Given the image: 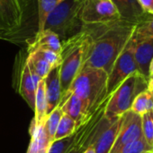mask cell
<instances>
[{
    "label": "cell",
    "mask_w": 153,
    "mask_h": 153,
    "mask_svg": "<svg viewBox=\"0 0 153 153\" xmlns=\"http://www.w3.org/2000/svg\"><path fill=\"white\" fill-rule=\"evenodd\" d=\"M90 36L91 45L84 66L110 73L115 60L135 32L136 24L124 20L106 23L82 24Z\"/></svg>",
    "instance_id": "1"
},
{
    "label": "cell",
    "mask_w": 153,
    "mask_h": 153,
    "mask_svg": "<svg viewBox=\"0 0 153 153\" xmlns=\"http://www.w3.org/2000/svg\"><path fill=\"white\" fill-rule=\"evenodd\" d=\"M90 45V36L82 27L78 33L61 41L60 80L62 96L69 91L72 82L84 66Z\"/></svg>",
    "instance_id": "2"
},
{
    "label": "cell",
    "mask_w": 153,
    "mask_h": 153,
    "mask_svg": "<svg viewBox=\"0 0 153 153\" xmlns=\"http://www.w3.org/2000/svg\"><path fill=\"white\" fill-rule=\"evenodd\" d=\"M107 73L102 69L83 66L67 92L78 96L91 115L107 98Z\"/></svg>",
    "instance_id": "3"
},
{
    "label": "cell",
    "mask_w": 153,
    "mask_h": 153,
    "mask_svg": "<svg viewBox=\"0 0 153 153\" xmlns=\"http://www.w3.org/2000/svg\"><path fill=\"white\" fill-rule=\"evenodd\" d=\"M148 90L147 79L136 72L128 76L108 97L105 107V117L109 120L116 119L131 110L134 99Z\"/></svg>",
    "instance_id": "4"
},
{
    "label": "cell",
    "mask_w": 153,
    "mask_h": 153,
    "mask_svg": "<svg viewBox=\"0 0 153 153\" xmlns=\"http://www.w3.org/2000/svg\"><path fill=\"white\" fill-rule=\"evenodd\" d=\"M83 2L84 0L62 1L48 15L43 30L53 31L62 40L78 33L82 27L79 14Z\"/></svg>",
    "instance_id": "5"
},
{
    "label": "cell",
    "mask_w": 153,
    "mask_h": 153,
    "mask_svg": "<svg viewBox=\"0 0 153 153\" xmlns=\"http://www.w3.org/2000/svg\"><path fill=\"white\" fill-rule=\"evenodd\" d=\"M134 35L129 40L126 47L115 60L107 77L106 97H109L112 92L131 74L138 72L136 61L134 58Z\"/></svg>",
    "instance_id": "6"
},
{
    "label": "cell",
    "mask_w": 153,
    "mask_h": 153,
    "mask_svg": "<svg viewBox=\"0 0 153 153\" xmlns=\"http://www.w3.org/2000/svg\"><path fill=\"white\" fill-rule=\"evenodd\" d=\"M79 19L82 24H97L121 18L111 0H84Z\"/></svg>",
    "instance_id": "7"
},
{
    "label": "cell",
    "mask_w": 153,
    "mask_h": 153,
    "mask_svg": "<svg viewBox=\"0 0 153 153\" xmlns=\"http://www.w3.org/2000/svg\"><path fill=\"white\" fill-rule=\"evenodd\" d=\"M27 0H0V26L17 34L27 19Z\"/></svg>",
    "instance_id": "8"
},
{
    "label": "cell",
    "mask_w": 153,
    "mask_h": 153,
    "mask_svg": "<svg viewBox=\"0 0 153 153\" xmlns=\"http://www.w3.org/2000/svg\"><path fill=\"white\" fill-rule=\"evenodd\" d=\"M23 56H18L16 69L18 73L16 74V85L17 91L26 101L28 106L34 110V100L37 86L41 79L34 75L29 69L26 64V57Z\"/></svg>",
    "instance_id": "9"
},
{
    "label": "cell",
    "mask_w": 153,
    "mask_h": 153,
    "mask_svg": "<svg viewBox=\"0 0 153 153\" xmlns=\"http://www.w3.org/2000/svg\"><path fill=\"white\" fill-rule=\"evenodd\" d=\"M142 137H143L142 117L132 110H129L123 115V121L120 130L109 153H115L123 146Z\"/></svg>",
    "instance_id": "10"
},
{
    "label": "cell",
    "mask_w": 153,
    "mask_h": 153,
    "mask_svg": "<svg viewBox=\"0 0 153 153\" xmlns=\"http://www.w3.org/2000/svg\"><path fill=\"white\" fill-rule=\"evenodd\" d=\"M60 106L63 114L68 115L76 122L77 128H78L90 116L84 102L71 92H67L62 96Z\"/></svg>",
    "instance_id": "11"
},
{
    "label": "cell",
    "mask_w": 153,
    "mask_h": 153,
    "mask_svg": "<svg viewBox=\"0 0 153 153\" xmlns=\"http://www.w3.org/2000/svg\"><path fill=\"white\" fill-rule=\"evenodd\" d=\"M27 44V53L36 50H49L60 54L61 50L60 38L53 31L45 29L37 31L35 36Z\"/></svg>",
    "instance_id": "12"
},
{
    "label": "cell",
    "mask_w": 153,
    "mask_h": 153,
    "mask_svg": "<svg viewBox=\"0 0 153 153\" xmlns=\"http://www.w3.org/2000/svg\"><path fill=\"white\" fill-rule=\"evenodd\" d=\"M47 100V116L59 105L62 97L60 80V65L53 67L43 79Z\"/></svg>",
    "instance_id": "13"
},
{
    "label": "cell",
    "mask_w": 153,
    "mask_h": 153,
    "mask_svg": "<svg viewBox=\"0 0 153 153\" xmlns=\"http://www.w3.org/2000/svg\"><path fill=\"white\" fill-rule=\"evenodd\" d=\"M135 39L134 58L138 72L147 80L149 77V66L153 57V39Z\"/></svg>",
    "instance_id": "14"
},
{
    "label": "cell",
    "mask_w": 153,
    "mask_h": 153,
    "mask_svg": "<svg viewBox=\"0 0 153 153\" xmlns=\"http://www.w3.org/2000/svg\"><path fill=\"white\" fill-rule=\"evenodd\" d=\"M111 1L116 7L121 20L137 24L143 19V17L146 14L137 0H111Z\"/></svg>",
    "instance_id": "15"
},
{
    "label": "cell",
    "mask_w": 153,
    "mask_h": 153,
    "mask_svg": "<svg viewBox=\"0 0 153 153\" xmlns=\"http://www.w3.org/2000/svg\"><path fill=\"white\" fill-rule=\"evenodd\" d=\"M123 121V116L116 118L110 126H108L96 139L93 147L96 153H109L117 137L120 126Z\"/></svg>",
    "instance_id": "16"
},
{
    "label": "cell",
    "mask_w": 153,
    "mask_h": 153,
    "mask_svg": "<svg viewBox=\"0 0 153 153\" xmlns=\"http://www.w3.org/2000/svg\"><path fill=\"white\" fill-rule=\"evenodd\" d=\"M30 134L31 141L26 153H47L51 143L48 139L43 125L34 126L32 124Z\"/></svg>",
    "instance_id": "17"
},
{
    "label": "cell",
    "mask_w": 153,
    "mask_h": 153,
    "mask_svg": "<svg viewBox=\"0 0 153 153\" xmlns=\"http://www.w3.org/2000/svg\"><path fill=\"white\" fill-rule=\"evenodd\" d=\"M34 119L32 124L34 126H41L44 124L47 117V100L45 93L44 80H41L36 90L35 100H34Z\"/></svg>",
    "instance_id": "18"
},
{
    "label": "cell",
    "mask_w": 153,
    "mask_h": 153,
    "mask_svg": "<svg viewBox=\"0 0 153 153\" xmlns=\"http://www.w3.org/2000/svg\"><path fill=\"white\" fill-rule=\"evenodd\" d=\"M26 64L31 72L40 79H44L53 68L51 65L41 56L40 51H33L27 54Z\"/></svg>",
    "instance_id": "19"
},
{
    "label": "cell",
    "mask_w": 153,
    "mask_h": 153,
    "mask_svg": "<svg viewBox=\"0 0 153 153\" xmlns=\"http://www.w3.org/2000/svg\"><path fill=\"white\" fill-rule=\"evenodd\" d=\"M131 110L139 116H142L153 110V96L151 91L146 90L134 99Z\"/></svg>",
    "instance_id": "20"
},
{
    "label": "cell",
    "mask_w": 153,
    "mask_h": 153,
    "mask_svg": "<svg viewBox=\"0 0 153 153\" xmlns=\"http://www.w3.org/2000/svg\"><path fill=\"white\" fill-rule=\"evenodd\" d=\"M63 115V112L61 110L60 106L59 105L52 112H50L47 117L43 124L44 131L48 136V139L50 143L54 141L55 133L57 130V127L59 126V123L60 121V118Z\"/></svg>",
    "instance_id": "21"
},
{
    "label": "cell",
    "mask_w": 153,
    "mask_h": 153,
    "mask_svg": "<svg viewBox=\"0 0 153 153\" xmlns=\"http://www.w3.org/2000/svg\"><path fill=\"white\" fill-rule=\"evenodd\" d=\"M62 1H64V0H37V2H38L37 31H41L43 30L48 15Z\"/></svg>",
    "instance_id": "22"
},
{
    "label": "cell",
    "mask_w": 153,
    "mask_h": 153,
    "mask_svg": "<svg viewBox=\"0 0 153 153\" xmlns=\"http://www.w3.org/2000/svg\"><path fill=\"white\" fill-rule=\"evenodd\" d=\"M77 129L78 128H77L76 122L68 115L63 114L59 123V126L57 127L54 136V141L64 139L73 135L76 133Z\"/></svg>",
    "instance_id": "23"
},
{
    "label": "cell",
    "mask_w": 153,
    "mask_h": 153,
    "mask_svg": "<svg viewBox=\"0 0 153 153\" xmlns=\"http://www.w3.org/2000/svg\"><path fill=\"white\" fill-rule=\"evenodd\" d=\"M134 37L136 39H153V14L146 13L143 19L136 24Z\"/></svg>",
    "instance_id": "24"
},
{
    "label": "cell",
    "mask_w": 153,
    "mask_h": 153,
    "mask_svg": "<svg viewBox=\"0 0 153 153\" xmlns=\"http://www.w3.org/2000/svg\"><path fill=\"white\" fill-rule=\"evenodd\" d=\"M153 152V147L149 145L143 137L132 142L124 146L115 153H151Z\"/></svg>",
    "instance_id": "25"
},
{
    "label": "cell",
    "mask_w": 153,
    "mask_h": 153,
    "mask_svg": "<svg viewBox=\"0 0 153 153\" xmlns=\"http://www.w3.org/2000/svg\"><path fill=\"white\" fill-rule=\"evenodd\" d=\"M75 138L76 134H74L69 137L53 141L50 143L47 153H68L74 145Z\"/></svg>",
    "instance_id": "26"
},
{
    "label": "cell",
    "mask_w": 153,
    "mask_h": 153,
    "mask_svg": "<svg viewBox=\"0 0 153 153\" xmlns=\"http://www.w3.org/2000/svg\"><path fill=\"white\" fill-rule=\"evenodd\" d=\"M142 127L143 138L153 147V110L142 116Z\"/></svg>",
    "instance_id": "27"
},
{
    "label": "cell",
    "mask_w": 153,
    "mask_h": 153,
    "mask_svg": "<svg viewBox=\"0 0 153 153\" xmlns=\"http://www.w3.org/2000/svg\"><path fill=\"white\" fill-rule=\"evenodd\" d=\"M15 37H16V34H14L0 26V39L16 43L17 39H15Z\"/></svg>",
    "instance_id": "28"
},
{
    "label": "cell",
    "mask_w": 153,
    "mask_h": 153,
    "mask_svg": "<svg viewBox=\"0 0 153 153\" xmlns=\"http://www.w3.org/2000/svg\"><path fill=\"white\" fill-rule=\"evenodd\" d=\"M145 13L153 14V0H137Z\"/></svg>",
    "instance_id": "29"
},
{
    "label": "cell",
    "mask_w": 153,
    "mask_h": 153,
    "mask_svg": "<svg viewBox=\"0 0 153 153\" xmlns=\"http://www.w3.org/2000/svg\"><path fill=\"white\" fill-rule=\"evenodd\" d=\"M147 82H148V90H149L150 91H153V74H151V75L148 77Z\"/></svg>",
    "instance_id": "30"
},
{
    "label": "cell",
    "mask_w": 153,
    "mask_h": 153,
    "mask_svg": "<svg viewBox=\"0 0 153 153\" xmlns=\"http://www.w3.org/2000/svg\"><path fill=\"white\" fill-rule=\"evenodd\" d=\"M82 153H96V152H95L94 147L93 146H90V147H88L86 151H84Z\"/></svg>",
    "instance_id": "31"
},
{
    "label": "cell",
    "mask_w": 153,
    "mask_h": 153,
    "mask_svg": "<svg viewBox=\"0 0 153 153\" xmlns=\"http://www.w3.org/2000/svg\"><path fill=\"white\" fill-rule=\"evenodd\" d=\"M151 74H153V57L150 63V66H149V76Z\"/></svg>",
    "instance_id": "32"
},
{
    "label": "cell",
    "mask_w": 153,
    "mask_h": 153,
    "mask_svg": "<svg viewBox=\"0 0 153 153\" xmlns=\"http://www.w3.org/2000/svg\"><path fill=\"white\" fill-rule=\"evenodd\" d=\"M151 94H152V96H153V91H151Z\"/></svg>",
    "instance_id": "33"
},
{
    "label": "cell",
    "mask_w": 153,
    "mask_h": 153,
    "mask_svg": "<svg viewBox=\"0 0 153 153\" xmlns=\"http://www.w3.org/2000/svg\"><path fill=\"white\" fill-rule=\"evenodd\" d=\"M151 153H153V152H151Z\"/></svg>",
    "instance_id": "34"
}]
</instances>
